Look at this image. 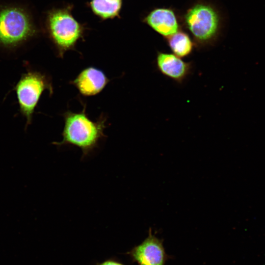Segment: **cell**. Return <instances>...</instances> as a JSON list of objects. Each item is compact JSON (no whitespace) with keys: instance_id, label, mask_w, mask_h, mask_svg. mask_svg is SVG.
<instances>
[{"instance_id":"1","label":"cell","mask_w":265,"mask_h":265,"mask_svg":"<svg viewBox=\"0 0 265 265\" xmlns=\"http://www.w3.org/2000/svg\"><path fill=\"white\" fill-rule=\"evenodd\" d=\"M85 105L80 112L68 110L63 116L64 126L62 133V140L54 142L56 146L70 145L80 148L82 158L89 155L99 141L106 137L104 130L106 128V118L102 115L96 121H92L85 112Z\"/></svg>"},{"instance_id":"2","label":"cell","mask_w":265,"mask_h":265,"mask_svg":"<svg viewBox=\"0 0 265 265\" xmlns=\"http://www.w3.org/2000/svg\"><path fill=\"white\" fill-rule=\"evenodd\" d=\"M71 6L53 8L48 13L46 25L49 35L59 56L73 50L82 38L84 28L71 13Z\"/></svg>"},{"instance_id":"3","label":"cell","mask_w":265,"mask_h":265,"mask_svg":"<svg viewBox=\"0 0 265 265\" xmlns=\"http://www.w3.org/2000/svg\"><path fill=\"white\" fill-rule=\"evenodd\" d=\"M35 27L28 14L15 6L0 7V44L13 47L35 33Z\"/></svg>"},{"instance_id":"4","label":"cell","mask_w":265,"mask_h":265,"mask_svg":"<svg viewBox=\"0 0 265 265\" xmlns=\"http://www.w3.org/2000/svg\"><path fill=\"white\" fill-rule=\"evenodd\" d=\"M53 93V86L47 76L36 71H28L22 75L15 87L20 111L26 119L27 127L43 92Z\"/></svg>"},{"instance_id":"5","label":"cell","mask_w":265,"mask_h":265,"mask_svg":"<svg viewBox=\"0 0 265 265\" xmlns=\"http://www.w3.org/2000/svg\"><path fill=\"white\" fill-rule=\"evenodd\" d=\"M185 24L196 42L201 45L212 43L219 28L220 18L211 5L197 3L189 8L185 15Z\"/></svg>"},{"instance_id":"6","label":"cell","mask_w":265,"mask_h":265,"mask_svg":"<svg viewBox=\"0 0 265 265\" xmlns=\"http://www.w3.org/2000/svg\"><path fill=\"white\" fill-rule=\"evenodd\" d=\"M128 254L138 265H165L169 257L166 254L162 240L152 233L150 228L147 238L133 247Z\"/></svg>"},{"instance_id":"7","label":"cell","mask_w":265,"mask_h":265,"mask_svg":"<svg viewBox=\"0 0 265 265\" xmlns=\"http://www.w3.org/2000/svg\"><path fill=\"white\" fill-rule=\"evenodd\" d=\"M158 70L165 77L182 83L192 71L193 63L186 62L173 53L158 52L156 58Z\"/></svg>"},{"instance_id":"8","label":"cell","mask_w":265,"mask_h":265,"mask_svg":"<svg viewBox=\"0 0 265 265\" xmlns=\"http://www.w3.org/2000/svg\"><path fill=\"white\" fill-rule=\"evenodd\" d=\"M109 81L105 73L94 67L82 70L71 84L84 96H92L100 93Z\"/></svg>"},{"instance_id":"9","label":"cell","mask_w":265,"mask_h":265,"mask_svg":"<svg viewBox=\"0 0 265 265\" xmlns=\"http://www.w3.org/2000/svg\"><path fill=\"white\" fill-rule=\"evenodd\" d=\"M143 21L157 32L166 37L178 31L176 15L169 8H156L144 18Z\"/></svg>"},{"instance_id":"10","label":"cell","mask_w":265,"mask_h":265,"mask_svg":"<svg viewBox=\"0 0 265 265\" xmlns=\"http://www.w3.org/2000/svg\"><path fill=\"white\" fill-rule=\"evenodd\" d=\"M167 42L173 54L180 58L188 56L193 49V43L188 35L178 31L166 37Z\"/></svg>"},{"instance_id":"11","label":"cell","mask_w":265,"mask_h":265,"mask_svg":"<svg viewBox=\"0 0 265 265\" xmlns=\"http://www.w3.org/2000/svg\"><path fill=\"white\" fill-rule=\"evenodd\" d=\"M122 0H91L90 6L94 14L103 20L119 15Z\"/></svg>"},{"instance_id":"12","label":"cell","mask_w":265,"mask_h":265,"mask_svg":"<svg viewBox=\"0 0 265 265\" xmlns=\"http://www.w3.org/2000/svg\"><path fill=\"white\" fill-rule=\"evenodd\" d=\"M97 265H124L114 260H108Z\"/></svg>"}]
</instances>
